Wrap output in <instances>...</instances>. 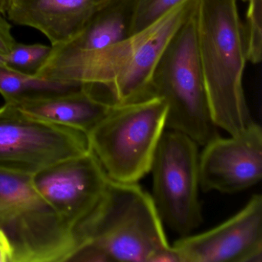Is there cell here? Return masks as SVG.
Wrapping results in <instances>:
<instances>
[{
  "mask_svg": "<svg viewBox=\"0 0 262 262\" xmlns=\"http://www.w3.org/2000/svg\"><path fill=\"white\" fill-rule=\"evenodd\" d=\"M198 0L183 2L144 30L98 51L49 56L35 76L53 82L106 88L114 103L151 97L153 73L161 55Z\"/></svg>",
  "mask_w": 262,
  "mask_h": 262,
  "instance_id": "1",
  "label": "cell"
},
{
  "mask_svg": "<svg viewBox=\"0 0 262 262\" xmlns=\"http://www.w3.org/2000/svg\"><path fill=\"white\" fill-rule=\"evenodd\" d=\"M237 0H198L199 58L210 110L217 128L238 134L254 121L245 99L247 54Z\"/></svg>",
  "mask_w": 262,
  "mask_h": 262,
  "instance_id": "2",
  "label": "cell"
},
{
  "mask_svg": "<svg viewBox=\"0 0 262 262\" xmlns=\"http://www.w3.org/2000/svg\"><path fill=\"white\" fill-rule=\"evenodd\" d=\"M163 225L149 193L110 179L78 248L90 247L101 262H180Z\"/></svg>",
  "mask_w": 262,
  "mask_h": 262,
  "instance_id": "3",
  "label": "cell"
},
{
  "mask_svg": "<svg viewBox=\"0 0 262 262\" xmlns=\"http://www.w3.org/2000/svg\"><path fill=\"white\" fill-rule=\"evenodd\" d=\"M151 96L166 103L168 129L186 135L201 146L220 136L201 67L196 7L161 55L153 73Z\"/></svg>",
  "mask_w": 262,
  "mask_h": 262,
  "instance_id": "4",
  "label": "cell"
},
{
  "mask_svg": "<svg viewBox=\"0 0 262 262\" xmlns=\"http://www.w3.org/2000/svg\"><path fill=\"white\" fill-rule=\"evenodd\" d=\"M0 232L11 262L68 261L76 250L71 231L35 186L33 176L0 168Z\"/></svg>",
  "mask_w": 262,
  "mask_h": 262,
  "instance_id": "5",
  "label": "cell"
},
{
  "mask_svg": "<svg viewBox=\"0 0 262 262\" xmlns=\"http://www.w3.org/2000/svg\"><path fill=\"white\" fill-rule=\"evenodd\" d=\"M167 105L157 96L113 103L106 116L87 134L90 150L108 179L138 183L150 172L166 128Z\"/></svg>",
  "mask_w": 262,
  "mask_h": 262,
  "instance_id": "6",
  "label": "cell"
},
{
  "mask_svg": "<svg viewBox=\"0 0 262 262\" xmlns=\"http://www.w3.org/2000/svg\"><path fill=\"white\" fill-rule=\"evenodd\" d=\"M199 145L186 135L164 131L151 164L152 198L163 224L180 237L202 223Z\"/></svg>",
  "mask_w": 262,
  "mask_h": 262,
  "instance_id": "7",
  "label": "cell"
},
{
  "mask_svg": "<svg viewBox=\"0 0 262 262\" xmlns=\"http://www.w3.org/2000/svg\"><path fill=\"white\" fill-rule=\"evenodd\" d=\"M90 150L80 130L35 119L12 104L0 108V168L33 176Z\"/></svg>",
  "mask_w": 262,
  "mask_h": 262,
  "instance_id": "8",
  "label": "cell"
},
{
  "mask_svg": "<svg viewBox=\"0 0 262 262\" xmlns=\"http://www.w3.org/2000/svg\"><path fill=\"white\" fill-rule=\"evenodd\" d=\"M35 186L68 225L79 247L110 179L91 150L33 176Z\"/></svg>",
  "mask_w": 262,
  "mask_h": 262,
  "instance_id": "9",
  "label": "cell"
},
{
  "mask_svg": "<svg viewBox=\"0 0 262 262\" xmlns=\"http://www.w3.org/2000/svg\"><path fill=\"white\" fill-rule=\"evenodd\" d=\"M180 262H261L262 196L254 194L237 214L172 245Z\"/></svg>",
  "mask_w": 262,
  "mask_h": 262,
  "instance_id": "10",
  "label": "cell"
},
{
  "mask_svg": "<svg viewBox=\"0 0 262 262\" xmlns=\"http://www.w3.org/2000/svg\"><path fill=\"white\" fill-rule=\"evenodd\" d=\"M199 155V182L203 192L233 194L262 178V130L253 122L238 134L221 136L204 145Z\"/></svg>",
  "mask_w": 262,
  "mask_h": 262,
  "instance_id": "11",
  "label": "cell"
},
{
  "mask_svg": "<svg viewBox=\"0 0 262 262\" xmlns=\"http://www.w3.org/2000/svg\"><path fill=\"white\" fill-rule=\"evenodd\" d=\"M110 0H13L7 15L14 24L35 29L51 46L68 40Z\"/></svg>",
  "mask_w": 262,
  "mask_h": 262,
  "instance_id": "12",
  "label": "cell"
},
{
  "mask_svg": "<svg viewBox=\"0 0 262 262\" xmlns=\"http://www.w3.org/2000/svg\"><path fill=\"white\" fill-rule=\"evenodd\" d=\"M93 87L83 85L74 91L12 105L35 119L88 134L106 116L114 103L96 96Z\"/></svg>",
  "mask_w": 262,
  "mask_h": 262,
  "instance_id": "13",
  "label": "cell"
},
{
  "mask_svg": "<svg viewBox=\"0 0 262 262\" xmlns=\"http://www.w3.org/2000/svg\"><path fill=\"white\" fill-rule=\"evenodd\" d=\"M137 0H110L73 37L51 46L49 56H63L98 51L132 35Z\"/></svg>",
  "mask_w": 262,
  "mask_h": 262,
  "instance_id": "14",
  "label": "cell"
},
{
  "mask_svg": "<svg viewBox=\"0 0 262 262\" xmlns=\"http://www.w3.org/2000/svg\"><path fill=\"white\" fill-rule=\"evenodd\" d=\"M83 85L53 82L0 66V94L6 103L18 104L79 90Z\"/></svg>",
  "mask_w": 262,
  "mask_h": 262,
  "instance_id": "15",
  "label": "cell"
},
{
  "mask_svg": "<svg viewBox=\"0 0 262 262\" xmlns=\"http://www.w3.org/2000/svg\"><path fill=\"white\" fill-rule=\"evenodd\" d=\"M51 51V47L42 44L17 43L8 54L4 55L6 66L27 74L35 75Z\"/></svg>",
  "mask_w": 262,
  "mask_h": 262,
  "instance_id": "16",
  "label": "cell"
},
{
  "mask_svg": "<svg viewBox=\"0 0 262 262\" xmlns=\"http://www.w3.org/2000/svg\"><path fill=\"white\" fill-rule=\"evenodd\" d=\"M244 27L247 60L260 63L262 56V0H249Z\"/></svg>",
  "mask_w": 262,
  "mask_h": 262,
  "instance_id": "17",
  "label": "cell"
},
{
  "mask_svg": "<svg viewBox=\"0 0 262 262\" xmlns=\"http://www.w3.org/2000/svg\"><path fill=\"white\" fill-rule=\"evenodd\" d=\"M184 0H137L132 35L148 27Z\"/></svg>",
  "mask_w": 262,
  "mask_h": 262,
  "instance_id": "18",
  "label": "cell"
},
{
  "mask_svg": "<svg viewBox=\"0 0 262 262\" xmlns=\"http://www.w3.org/2000/svg\"><path fill=\"white\" fill-rule=\"evenodd\" d=\"M16 42L12 34V27L0 13V54L7 55L11 51Z\"/></svg>",
  "mask_w": 262,
  "mask_h": 262,
  "instance_id": "19",
  "label": "cell"
},
{
  "mask_svg": "<svg viewBox=\"0 0 262 262\" xmlns=\"http://www.w3.org/2000/svg\"><path fill=\"white\" fill-rule=\"evenodd\" d=\"M12 253L10 244L3 233L0 232V262H11Z\"/></svg>",
  "mask_w": 262,
  "mask_h": 262,
  "instance_id": "20",
  "label": "cell"
},
{
  "mask_svg": "<svg viewBox=\"0 0 262 262\" xmlns=\"http://www.w3.org/2000/svg\"><path fill=\"white\" fill-rule=\"evenodd\" d=\"M13 0H0V13L6 16Z\"/></svg>",
  "mask_w": 262,
  "mask_h": 262,
  "instance_id": "21",
  "label": "cell"
},
{
  "mask_svg": "<svg viewBox=\"0 0 262 262\" xmlns=\"http://www.w3.org/2000/svg\"><path fill=\"white\" fill-rule=\"evenodd\" d=\"M0 66L7 67V66H6L5 58H4V55L0 54Z\"/></svg>",
  "mask_w": 262,
  "mask_h": 262,
  "instance_id": "22",
  "label": "cell"
},
{
  "mask_svg": "<svg viewBox=\"0 0 262 262\" xmlns=\"http://www.w3.org/2000/svg\"><path fill=\"white\" fill-rule=\"evenodd\" d=\"M242 1H243V2L248 3L249 0H242Z\"/></svg>",
  "mask_w": 262,
  "mask_h": 262,
  "instance_id": "23",
  "label": "cell"
}]
</instances>
